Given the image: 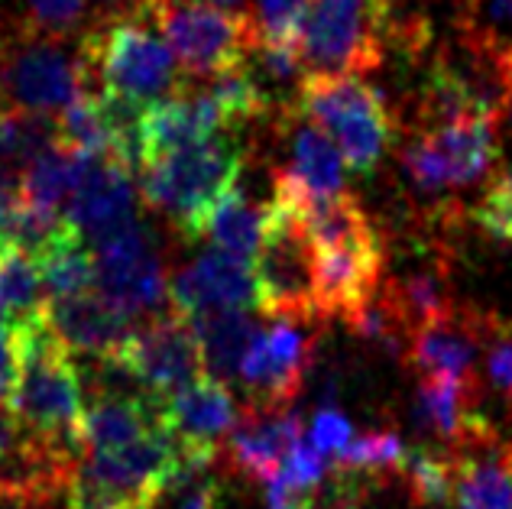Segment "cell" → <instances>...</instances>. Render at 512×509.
Listing matches in <instances>:
<instances>
[{"instance_id": "cell-31", "label": "cell", "mask_w": 512, "mask_h": 509, "mask_svg": "<svg viewBox=\"0 0 512 509\" xmlns=\"http://www.w3.org/2000/svg\"><path fill=\"white\" fill-rule=\"evenodd\" d=\"M43 270L33 257L20 250L0 253V321L10 325H33L46 315Z\"/></svg>"}, {"instance_id": "cell-2", "label": "cell", "mask_w": 512, "mask_h": 509, "mask_svg": "<svg viewBox=\"0 0 512 509\" xmlns=\"http://www.w3.org/2000/svg\"><path fill=\"white\" fill-rule=\"evenodd\" d=\"M23 367L10 406L36 438L82 454L85 386L75 367V354L65 347L46 315L33 325H20Z\"/></svg>"}, {"instance_id": "cell-43", "label": "cell", "mask_w": 512, "mask_h": 509, "mask_svg": "<svg viewBox=\"0 0 512 509\" xmlns=\"http://www.w3.org/2000/svg\"><path fill=\"white\" fill-rule=\"evenodd\" d=\"M23 367V341L20 328L10 321H0V406H10Z\"/></svg>"}, {"instance_id": "cell-47", "label": "cell", "mask_w": 512, "mask_h": 509, "mask_svg": "<svg viewBox=\"0 0 512 509\" xmlns=\"http://www.w3.org/2000/svg\"><path fill=\"white\" fill-rule=\"evenodd\" d=\"M140 4H143V10H156L159 4H166V0H140Z\"/></svg>"}, {"instance_id": "cell-24", "label": "cell", "mask_w": 512, "mask_h": 509, "mask_svg": "<svg viewBox=\"0 0 512 509\" xmlns=\"http://www.w3.org/2000/svg\"><path fill=\"white\" fill-rule=\"evenodd\" d=\"M163 422L159 403L150 396L117 393L111 386H98L85 399V422H82V454L107 451L130 445Z\"/></svg>"}, {"instance_id": "cell-8", "label": "cell", "mask_w": 512, "mask_h": 509, "mask_svg": "<svg viewBox=\"0 0 512 509\" xmlns=\"http://www.w3.org/2000/svg\"><path fill=\"white\" fill-rule=\"evenodd\" d=\"M266 318L318 321L315 305V247L305 234L302 214L269 202V224L260 257L253 263Z\"/></svg>"}, {"instance_id": "cell-27", "label": "cell", "mask_w": 512, "mask_h": 509, "mask_svg": "<svg viewBox=\"0 0 512 509\" xmlns=\"http://www.w3.org/2000/svg\"><path fill=\"white\" fill-rule=\"evenodd\" d=\"M386 299L393 302L399 318L406 321V328L425 325V321H435L441 315H448L454 302V289H451V276H448V263L441 260H425L419 266H412L402 276L383 283Z\"/></svg>"}, {"instance_id": "cell-18", "label": "cell", "mask_w": 512, "mask_h": 509, "mask_svg": "<svg viewBox=\"0 0 512 509\" xmlns=\"http://www.w3.org/2000/svg\"><path fill=\"white\" fill-rule=\"evenodd\" d=\"M46 325L72 354L98 360L104 367L114 364L133 328H137L124 308L114 305L98 289L72 299H49Z\"/></svg>"}, {"instance_id": "cell-44", "label": "cell", "mask_w": 512, "mask_h": 509, "mask_svg": "<svg viewBox=\"0 0 512 509\" xmlns=\"http://www.w3.org/2000/svg\"><path fill=\"white\" fill-rule=\"evenodd\" d=\"M85 4L94 10V17H101L104 23H114L120 17H133V13H150V10H143L140 0H85Z\"/></svg>"}, {"instance_id": "cell-19", "label": "cell", "mask_w": 512, "mask_h": 509, "mask_svg": "<svg viewBox=\"0 0 512 509\" xmlns=\"http://www.w3.org/2000/svg\"><path fill=\"white\" fill-rule=\"evenodd\" d=\"M159 415H163L172 438L179 441V448L208 451L221 458L224 441L231 438L234 425L240 422V406L231 393V383L201 373L185 390L163 399Z\"/></svg>"}, {"instance_id": "cell-23", "label": "cell", "mask_w": 512, "mask_h": 509, "mask_svg": "<svg viewBox=\"0 0 512 509\" xmlns=\"http://www.w3.org/2000/svg\"><path fill=\"white\" fill-rule=\"evenodd\" d=\"M496 120L500 114L483 111L457 117L451 124L422 127L419 133L435 146L448 169L451 189H467L490 176V169L500 159V140H496Z\"/></svg>"}, {"instance_id": "cell-36", "label": "cell", "mask_w": 512, "mask_h": 509, "mask_svg": "<svg viewBox=\"0 0 512 509\" xmlns=\"http://www.w3.org/2000/svg\"><path fill=\"white\" fill-rule=\"evenodd\" d=\"M464 43L490 56L512 49V0H467Z\"/></svg>"}, {"instance_id": "cell-41", "label": "cell", "mask_w": 512, "mask_h": 509, "mask_svg": "<svg viewBox=\"0 0 512 509\" xmlns=\"http://www.w3.org/2000/svg\"><path fill=\"white\" fill-rule=\"evenodd\" d=\"M308 0H253V23L260 39H295V26Z\"/></svg>"}, {"instance_id": "cell-35", "label": "cell", "mask_w": 512, "mask_h": 509, "mask_svg": "<svg viewBox=\"0 0 512 509\" xmlns=\"http://www.w3.org/2000/svg\"><path fill=\"white\" fill-rule=\"evenodd\" d=\"M402 477H406L412 500L425 509L448 506L454 497V471H451L448 454L415 448L409 451V464H406V471H402Z\"/></svg>"}, {"instance_id": "cell-22", "label": "cell", "mask_w": 512, "mask_h": 509, "mask_svg": "<svg viewBox=\"0 0 512 509\" xmlns=\"http://www.w3.org/2000/svg\"><path fill=\"white\" fill-rule=\"evenodd\" d=\"M227 130L218 101L208 88L192 91L182 85L175 95L150 104L140 117V166L153 163L159 156H169L185 146H195L214 133ZM140 172V169H137Z\"/></svg>"}, {"instance_id": "cell-16", "label": "cell", "mask_w": 512, "mask_h": 509, "mask_svg": "<svg viewBox=\"0 0 512 509\" xmlns=\"http://www.w3.org/2000/svg\"><path fill=\"white\" fill-rule=\"evenodd\" d=\"M302 117V114H299ZM347 163L338 143L302 117L289 143V163L273 176V202L305 214L312 205L344 195Z\"/></svg>"}, {"instance_id": "cell-30", "label": "cell", "mask_w": 512, "mask_h": 509, "mask_svg": "<svg viewBox=\"0 0 512 509\" xmlns=\"http://www.w3.org/2000/svg\"><path fill=\"white\" fill-rule=\"evenodd\" d=\"M218 461V454L179 448V461L163 480L150 509H218L221 487L218 474H214Z\"/></svg>"}, {"instance_id": "cell-11", "label": "cell", "mask_w": 512, "mask_h": 509, "mask_svg": "<svg viewBox=\"0 0 512 509\" xmlns=\"http://www.w3.org/2000/svg\"><path fill=\"white\" fill-rule=\"evenodd\" d=\"M91 250L98 266V292L124 308L130 318L166 312L163 302H169V273L140 224L101 240Z\"/></svg>"}, {"instance_id": "cell-42", "label": "cell", "mask_w": 512, "mask_h": 509, "mask_svg": "<svg viewBox=\"0 0 512 509\" xmlns=\"http://www.w3.org/2000/svg\"><path fill=\"white\" fill-rule=\"evenodd\" d=\"M354 438H357L354 425H350L338 409H318L312 428H308V441H312L328 461H338Z\"/></svg>"}, {"instance_id": "cell-33", "label": "cell", "mask_w": 512, "mask_h": 509, "mask_svg": "<svg viewBox=\"0 0 512 509\" xmlns=\"http://www.w3.org/2000/svg\"><path fill=\"white\" fill-rule=\"evenodd\" d=\"M36 263H39V270H43L46 299H72V296H82V292L98 289L94 250L75 227Z\"/></svg>"}, {"instance_id": "cell-48", "label": "cell", "mask_w": 512, "mask_h": 509, "mask_svg": "<svg viewBox=\"0 0 512 509\" xmlns=\"http://www.w3.org/2000/svg\"><path fill=\"white\" fill-rule=\"evenodd\" d=\"M0 253H4V244H0Z\"/></svg>"}, {"instance_id": "cell-9", "label": "cell", "mask_w": 512, "mask_h": 509, "mask_svg": "<svg viewBox=\"0 0 512 509\" xmlns=\"http://www.w3.org/2000/svg\"><path fill=\"white\" fill-rule=\"evenodd\" d=\"M107 370L124 373L127 380L143 386L146 396L163 403L205 373V357L192 321L169 305L166 312H156L133 328L124 351L114 364H107Z\"/></svg>"}, {"instance_id": "cell-28", "label": "cell", "mask_w": 512, "mask_h": 509, "mask_svg": "<svg viewBox=\"0 0 512 509\" xmlns=\"http://www.w3.org/2000/svg\"><path fill=\"white\" fill-rule=\"evenodd\" d=\"M269 224V205L250 202V195L240 189H231L218 205H214L211 218L205 224V237L227 257L253 266L263 250Z\"/></svg>"}, {"instance_id": "cell-37", "label": "cell", "mask_w": 512, "mask_h": 509, "mask_svg": "<svg viewBox=\"0 0 512 509\" xmlns=\"http://www.w3.org/2000/svg\"><path fill=\"white\" fill-rule=\"evenodd\" d=\"M26 23L23 30L69 39L85 20V0H23Z\"/></svg>"}, {"instance_id": "cell-14", "label": "cell", "mask_w": 512, "mask_h": 509, "mask_svg": "<svg viewBox=\"0 0 512 509\" xmlns=\"http://www.w3.org/2000/svg\"><path fill=\"white\" fill-rule=\"evenodd\" d=\"M65 218L88 244L114 237L137 224V185L133 169L117 156H88L78 189L65 205Z\"/></svg>"}, {"instance_id": "cell-21", "label": "cell", "mask_w": 512, "mask_h": 509, "mask_svg": "<svg viewBox=\"0 0 512 509\" xmlns=\"http://www.w3.org/2000/svg\"><path fill=\"white\" fill-rule=\"evenodd\" d=\"M457 509H512V445L487 422L448 448Z\"/></svg>"}, {"instance_id": "cell-15", "label": "cell", "mask_w": 512, "mask_h": 509, "mask_svg": "<svg viewBox=\"0 0 512 509\" xmlns=\"http://www.w3.org/2000/svg\"><path fill=\"white\" fill-rule=\"evenodd\" d=\"M496 315L477 312L470 305H454L448 315L412 328L406 344V360L422 377H444L477 383V354L487 347Z\"/></svg>"}, {"instance_id": "cell-12", "label": "cell", "mask_w": 512, "mask_h": 509, "mask_svg": "<svg viewBox=\"0 0 512 509\" xmlns=\"http://www.w3.org/2000/svg\"><path fill=\"white\" fill-rule=\"evenodd\" d=\"M175 461H179V441L172 438L166 422H159L153 432L130 441V445L85 451L82 464H78V477L104 487L130 506L150 509L163 480L172 474Z\"/></svg>"}, {"instance_id": "cell-32", "label": "cell", "mask_w": 512, "mask_h": 509, "mask_svg": "<svg viewBox=\"0 0 512 509\" xmlns=\"http://www.w3.org/2000/svg\"><path fill=\"white\" fill-rule=\"evenodd\" d=\"M59 143V117L0 107V172L23 176V169Z\"/></svg>"}, {"instance_id": "cell-34", "label": "cell", "mask_w": 512, "mask_h": 509, "mask_svg": "<svg viewBox=\"0 0 512 509\" xmlns=\"http://www.w3.org/2000/svg\"><path fill=\"white\" fill-rule=\"evenodd\" d=\"M331 464L344 467V471L367 474L380 484L383 477H402V471H406V464H409V448L393 428H373L367 435H357L341 458Z\"/></svg>"}, {"instance_id": "cell-3", "label": "cell", "mask_w": 512, "mask_h": 509, "mask_svg": "<svg viewBox=\"0 0 512 509\" xmlns=\"http://www.w3.org/2000/svg\"><path fill=\"white\" fill-rule=\"evenodd\" d=\"M82 56L91 69V82H98V95L137 111H146L185 85L179 59L146 26L143 13L88 33L82 39Z\"/></svg>"}, {"instance_id": "cell-40", "label": "cell", "mask_w": 512, "mask_h": 509, "mask_svg": "<svg viewBox=\"0 0 512 509\" xmlns=\"http://www.w3.org/2000/svg\"><path fill=\"white\" fill-rule=\"evenodd\" d=\"M483 357H487V380L512 409V325H506L500 318L493 321Z\"/></svg>"}, {"instance_id": "cell-38", "label": "cell", "mask_w": 512, "mask_h": 509, "mask_svg": "<svg viewBox=\"0 0 512 509\" xmlns=\"http://www.w3.org/2000/svg\"><path fill=\"white\" fill-rule=\"evenodd\" d=\"M373 484L376 480L367 474L344 471V467L331 464V474L312 493V509H363Z\"/></svg>"}, {"instance_id": "cell-6", "label": "cell", "mask_w": 512, "mask_h": 509, "mask_svg": "<svg viewBox=\"0 0 512 509\" xmlns=\"http://www.w3.org/2000/svg\"><path fill=\"white\" fill-rule=\"evenodd\" d=\"M91 91V69L82 43L20 30V39L0 52V107L62 117Z\"/></svg>"}, {"instance_id": "cell-10", "label": "cell", "mask_w": 512, "mask_h": 509, "mask_svg": "<svg viewBox=\"0 0 512 509\" xmlns=\"http://www.w3.org/2000/svg\"><path fill=\"white\" fill-rule=\"evenodd\" d=\"M318 334L305 331V321L269 318L256 331L250 351L237 373L247 406L253 409H292L312 370Z\"/></svg>"}, {"instance_id": "cell-7", "label": "cell", "mask_w": 512, "mask_h": 509, "mask_svg": "<svg viewBox=\"0 0 512 509\" xmlns=\"http://www.w3.org/2000/svg\"><path fill=\"white\" fill-rule=\"evenodd\" d=\"M156 30L163 33L182 72L198 78H214L244 65L260 33L253 17L240 10H227L211 0H166L150 10Z\"/></svg>"}, {"instance_id": "cell-13", "label": "cell", "mask_w": 512, "mask_h": 509, "mask_svg": "<svg viewBox=\"0 0 512 509\" xmlns=\"http://www.w3.org/2000/svg\"><path fill=\"white\" fill-rule=\"evenodd\" d=\"M383 240L380 231L347 244L315 250V305L318 318H350L383 286Z\"/></svg>"}, {"instance_id": "cell-26", "label": "cell", "mask_w": 512, "mask_h": 509, "mask_svg": "<svg viewBox=\"0 0 512 509\" xmlns=\"http://www.w3.org/2000/svg\"><path fill=\"white\" fill-rule=\"evenodd\" d=\"M192 328L198 334L201 357H205V373H211V377H218L224 383H237L240 364H244L256 331H260L253 312H244V308L211 312V315L192 318Z\"/></svg>"}, {"instance_id": "cell-45", "label": "cell", "mask_w": 512, "mask_h": 509, "mask_svg": "<svg viewBox=\"0 0 512 509\" xmlns=\"http://www.w3.org/2000/svg\"><path fill=\"white\" fill-rule=\"evenodd\" d=\"M496 69H500V85H503V114L512 127V49L496 56Z\"/></svg>"}, {"instance_id": "cell-20", "label": "cell", "mask_w": 512, "mask_h": 509, "mask_svg": "<svg viewBox=\"0 0 512 509\" xmlns=\"http://www.w3.org/2000/svg\"><path fill=\"white\" fill-rule=\"evenodd\" d=\"M305 438L302 415L292 409H253L240 412L231 438L224 441L221 461L231 467L237 477L253 480V484H269L276 480L286 454Z\"/></svg>"}, {"instance_id": "cell-17", "label": "cell", "mask_w": 512, "mask_h": 509, "mask_svg": "<svg viewBox=\"0 0 512 509\" xmlns=\"http://www.w3.org/2000/svg\"><path fill=\"white\" fill-rule=\"evenodd\" d=\"M169 305L188 321L227 308L260 312V286L253 266L221 250H208L169 279Z\"/></svg>"}, {"instance_id": "cell-1", "label": "cell", "mask_w": 512, "mask_h": 509, "mask_svg": "<svg viewBox=\"0 0 512 509\" xmlns=\"http://www.w3.org/2000/svg\"><path fill=\"white\" fill-rule=\"evenodd\" d=\"M244 166V140L234 130H221L195 146H185V150L140 166L137 185L146 205L166 214L169 224L185 240H198L205 237V224L214 205L231 189H237Z\"/></svg>"}, {"instance_id": "cell-5", "label": "cell", "mask_w": 512, "mask_h": 509, "mask_svg": "<svg viewBox=\"0 0 512 509\" xmlns=\"http://www.w3.org/2000/svg\"><path fill=\"white\" fill-rule=\"evenodd\" d=\"M393 0H308L295 49L308 75H367L383 62Z\"/></svg>"}, {"instance_id": "cell-4", "label": "cell", "mask_w": 512, "mask_h": 509, "mask_svg": "<svg viewBox=\"0 0 512 509\" xmlns=\"http://www.w3.org/2000/svg\"><path fill=\"white\" fill-rule=\"evenodd\" d=\"M295 107L338 143L344 163L367 176L399 143V127L383 95L357 75H305Z\"/></svg>"}, {"instance_id": "cell-46", "label": "cell", "mask_w": 512, "mask_h": 509, "mask_svg": "<svg viewBox=\"0 0 512 509\" xmlns=\"http://www.w3.org/2000/svg\"><path fill=\"white\" fill-rule=\"evenodd\" d=\"M211 4H218V7H227V10H240L247 4V0H211Z\"/></svg>"}, {"instance_id": "cell-39", "label": "cell", "mask_w": 512, "mask_h": 509, "mask_svg": "<svg viewBox=\"0 0 512 509\" xmlns=\"http://www.w3.org/2000/svg\"><path fill=\"white\" fill-rule=\"evenodd\" d=\"M474 221L496 240L512 244V169L496 172L474 208Z\"/></svg>"}, {"instance_id": "cell-25", "label": "cell", "mask_w": 512, "mask_h": 509, "mask_svg": "<svg viewBox=\"0 0 512 509\" xmlns=\"http://www.w3.org/2000/svg\"><path fill=\"white\" fill-rule=\"evenodd\" d=\"M480 383L444 377V373H431L422 377L419 396H415V415L425 428H431L444 445H461L467 435H474L480 425H487L483 412H477Z\"/></svg>"}, {"instance_id": "cell-29", "label": "cell", "mask_w": 512, "mask_h": 509, "mask_svg": "<svg viewBox=\"0 0 512 509\" xmlns=\"http://www.w3.org/2000/svg\"><path fill=\"white\" fill-rule=\"evenodd\" d=\"M88 156L69 150V146L56 143L52 150H46L39 159H33L20 176V198L36 208L59 211L65 214V205L78 189Z\"/></svg>"}]
</instances>
